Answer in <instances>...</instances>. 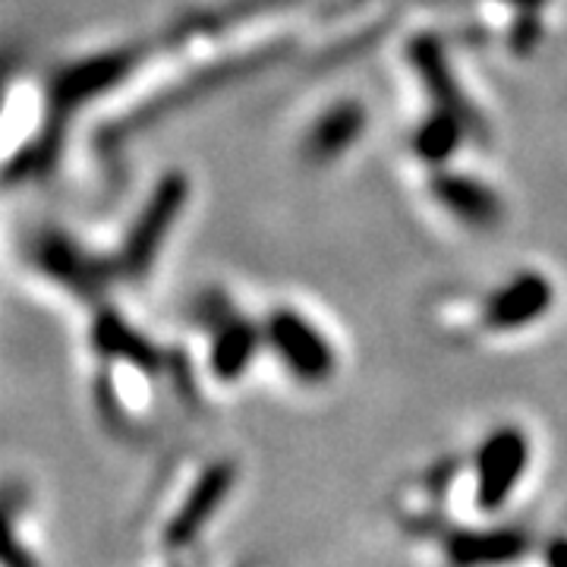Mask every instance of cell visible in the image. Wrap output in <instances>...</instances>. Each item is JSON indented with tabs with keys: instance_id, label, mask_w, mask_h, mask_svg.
<instances>
[{
	"instance_id": "6da1fadb",
	"label": "cell",
	"mask_w": 567,
	"mask_h": 567,
	"mask_svg": "<svg viewBox=\"0 0 567 567\" xmlns=\"http://www.w3.org/2000/svg\"><path fill=\"white\" fill-rule=\"evenodd\" d=\"M265 344L275 350L281 365L300 385H322L334 372V347L322 331L297 309H275L268 316Z\"/></svg>"
},
{
	"instance_id": "7a4b0ae2",
	"label": "cell",
	"mask_w": 567,
	"mask_h": 567,
	"mask_svg": "<svg viewBox=\"0 0 567 567\" xmlns=\"http://www.w3.org/2000/svg\"><path fill=\"white\" fill-rule=\"evenodd\" d=\"M529 466V439L517 425H498L476 451V505L495 514L511 502Z\"/></svg>"
},
{
	"instance_id": "3957f363",
	"label": "cell",
	"mask_w": 567,
	"mask_h": 567,
	"mask_svg": "<svg viewBox=\"0 0 567 567\" xmlns=\"http://www.w3.org/2000/svg\"><path fill=\"white\" fill-rule=\"evenodd\" d=\"M183 203H186V181L181 174L167 177V181L155 189L152 203L142 208L140 221L133 224V234L123 249V268L130 275H140L155 259V252L164 246V237L171 230L174 218L181 215Z\"/></svg>"
},
{
	"instance_id": "277c9868",
	"label": "cell",
	"mask_w": 567,
	"mask_h": 567,
	"mask_svg": "<svg viewBox=\"0 0 567 567\" xmlns=\"http://www.w3.org/2000/svg\"><path fill=\"white\" fill-rule=\"evenodd\" d=\"M555 303L551 281L539 271L514 275L486 303V324L492 331H524L536 324Z\"/></svg>"
},
{
	"instance_id": "5b68a950",
	"label": "cell",
	"mask_w": 567,
	"mask_h": 567,
	"mask_svg": "<svg viewBox=\"0 0 567 567\" xmlns=\"http://www.w3.org/2000/svg\"><path fill=\"white\" fill-rule=\"evenodd\" d=\"M230 483H234V466L230 464H215L205 470L199 476V483L189 488L186 502L177 511L174 524L167 529V539L171 546H186L199 529L212 520V514L221 507V502L230 492Z\"/></svg>"
},
{
	"instance_id": "8992f818",
	"label": "cell",
	"mask_w": 567,
	"mask_h": 567,
	"mask_svg": "<svg viewBox=\"0 0 567 567\" xmlns=\"http://www.w3.org/2000/svg\"><path fill=\"white\" fill-rule=\"evenodd\" d=\"M365 130V107L360 102H338L324 111L319 121L312 123L306 152L316 162H331L344 155L350 145L363 136Z\"/></svg>"
},
{
	"instance_id": "52a82bcc",
	"label": "cell",
	"mask_w": 567,
	"mask_h": 567,
	"mask_svg": "<svg viewBox=\"0 0 567 567\" xmlns=\"http://www.w3.org/2000/svg\"><path fill=\"white\" fill-rule=\"evenodd\" d=\"M265 344V328L244 322V319H230L215 331L212 341V372L218 382H237L244 379V372L252 365L259 347Z\"/></svg>"
},
{
	"instance_id": "ba28073f",
	"label": "cell",
	"mask_w": 567,
	"mask_h": 567,
	"mask_svg": "<svg viewBox=\"0 0 567 567\" xmlns=\"http://www.w3.org/2000/svg\"><path fill=\"white\" fill-rule=\"evenodd\" d=\"M435 199L445 205L457 221L470 227H488L498 221V196L486 183L464 177V174H445L435 181Z\"/></svg>"
},
{
	"instance_id": "9c48e42d",
	"label": "cell",
	"mask_w": 567,
	"mask_h": 567,
	"mask_svg": "<svg viewBox=\"0 0 567 567\" xmlns=\"http://www.w3.org/2000/svg\"><path fill=\"white\" fill-rule=\"evenodd\" d=\"M461 140H464V117H461V111L435 107L423 121V126L416 130L413 148H416V155L425 164H445L461 148Z\"/></svg>"
}]
</instances>
